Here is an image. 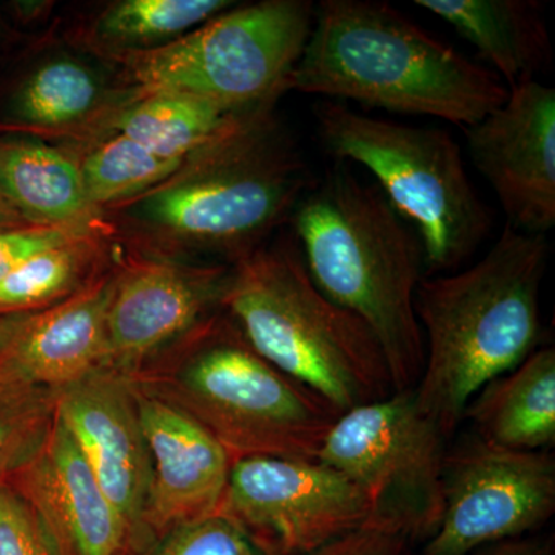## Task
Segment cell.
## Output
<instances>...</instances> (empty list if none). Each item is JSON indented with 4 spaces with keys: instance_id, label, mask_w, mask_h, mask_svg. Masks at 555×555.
<instances>
[{
    "instance_id": "23",
    "label": "cell",
    "mask_w": 555,
    "mask_h": 555,
    "mask_svg": "<svg viewBox=\"0 0 555 555\" xmlns=\"http://www.w3.org/2000/svg\"><path fill=\"white\" fill-rule=\"evenodd\" d=\"M101 79L82 62L60 57L40 65L13 98L14 119L40 130L79 126L102 105Z\"/></svg>"
},
{
    "instance_id": "5",
    "label": "cell",
    "mask_w": 555,
    "mask_h": 555,
    "mask_svg": "<svg viewBox=\"0 0 555 555\" xmlns=\"http://www.w3.org/2000/svg\"><path fill=\"white\" fill-rule=\"evenodd\" d=\"M221 308L258 356L339 414L396 392L377 338L321 294L295 236L236 262Z\"/></svg>"
},
{
    "instance_id": "9",
    "label": "cell",
    "mask_w": 555,
    "mask_h": 555,
    "mask_svg": "<svg viewBox=\"0 0 555 555\" xmlns=\"http://www.w3.org/2000/svg\"><path fill=\"white\" fill-rule=\"evenodd\" d=\"M444 443L409 389L339 415L317 462L360 489L367 528L429 540L443 514Z\"/></svg>"
},
{
    "instance_id": "2",
    "label": "cell",
    "mask_w": 555,
    "mask_h": 555,
    "mask_svg": "<svg viewBox=\"0 0 555 555\" xmlns=\"http://www.w3.org/2000/svg\"><path fill=\"white\" fill-rule=\"evenodd\" d=\"M287 91L353 101L467 129L502 107L509 90L492 69L386 2L323 0Z\"/></svg>"
},
{
    "instance_id": "18",
    "label": "cell",
    "mask_w": 555,
    "mask_h": 555,
    "mask_svg": "<svg viewBox=\"0 0 555 555\" xmlns=\"http://www.w3.org/2000/svg\"><path fill=\"white\" fill-rule=\"evenodd\" d=\"M447 22L513 90L537 80L553 60L543 9L532 0H415Z\"/></svg>"
},
{
    "instance_id": "10",
    "label": "cell",
    "mask_w": 555,
    "mask_h": 555,
    "mask_svg": "<svg viewBox=\"0 0 555 555\" xmlns=\"http://www.w3.org/2000/svg\"><path fill=\"white\" fill-rule=\"evenodd\" d=\"M217 514L264 555H308L369 520L366 499L334 467L276 456L232 462Z\"/></svg>"
},
{
    "instance_id": "28",
    "label": "cell",
    "mask_w": 555,
    "mask_h": 555,
    "mask_svg": "<svg viewBox=\"0 0 555 555\" xmlns=\"http://www.w3.org/2000/svg\"><path fill=\"white\" fill-rule=\"evenodd\" d=\"M0 555H56L38 514L9 483L0 485Z\"/></svg>"
},
{
    "instance_id": "26",
    "label": "cell",
    "mask_w": 555,
    "mask_h": 555,
    "mask_svg": "<svg viewBox=\"0 0 555 555\" xmlns=\"http://www.w3.org/2000/svg\"><path fill=\"white\" fill-rule=\"evenodd\" d=\"M57 412V392L0 369V485L9 483L46 444Z\"/></svg>"
},
{
    "instance_id": "27",
    "label": "cell",
    "mask_w": 555,
    "mask_h": 555,
    "mask_svg": "<svg viewBox=\"0 0 555 555\" xmlns=\"http://www.w3.org/2000/svg\"><path fill=\"white\" fill-rule=\"evenodd\" d=\"M147 555H264L224 517L215 516L175 529Z\"/></svg>"
},
{
    "instance_id": "14",
    "label": "cell",
    "mask_w": 555,
    "mask_h": 555,
    "mask_svg": "<svg viewBox=\"0 0 555 555\" xmlns=\"http://www.w3.org/2000/svg\"><path fill=\"white\" fill-rule=\"evenodd\" d=\"M57 414L102 492L150 546L145 526L152 463L133 383L102 369L57 392Z\"/></svg>"
},
{
    "instance_id": "13",
    "label": "cell",
    "mask_w": 555,
    "mask_h": 555,
    "mask_svg": "<svg viewBox=\"0 0 555 555\" xmlns=\"http://www.w3.org/2000/svg\"><path fill=\"white\" fill-rule=\"evenodd\" d=\"M465 130L474 166L509 224L531 235L555 225V91L539 80L509 90L502 107Z\"/></svg>"
},
{
    "instance_id": "12",
    "label": "cell",
    "mask_w": 555,
    "mask_h": 555,
    "mask_svg": "<svg viewBox=\"0 0 555 555\" xmlns=\"http://www.w3.org/2000/svg\"><path fill=\"white\" fill-rule=\"evenodd\" d=\"M232 269L139 259L116 270L107 312L108 369L127 378L184 345L222 312Z\"/></svg>"
},
{
    "instance_id": "22",
    "label": "cell",
    "mask_w": 555,
    "mask_h": 555,
    "mask_svg": "<svg viewBox=\"0 0 555 555\" xmlns=\"http://www.w3.org/2000/svg\"><path fill=\"white\" fill-rule=\"evenodd\" d=\"M105 233L40 251L0 280V317L28 315L60 305L100 275Z\"/></svg>"
},
{
    "instance_id": "33",
    "label": "cell",
    "mask_w": 555,
    "mask_h": 555,
    "mask_svg": "<svg viewBox=\"0 0 555 555\" xmlns=\"http://www.w3.org/2000/svg\"><path fill=\"white\" fill-rule=\"evenodd\" d=\"M17 317H0V349H2L3 343L7 341L11 331H13L14 323H16Z\"/></svg>"
},
{
    "instance_id": "30",
    "label": "cell",
    "mask_w": 555,
    "mask_h": 555,
    "mask_svg": "<svg viewBox=\"0 0 555 555\" xmlns=\"http://www.w3.org/2000/svg\"><path fill=\"white\" fill-rule=\"evenodd\" d=\"M406 537L377 528H360L308 555H408Z\"/></svg>"
},
{
    "instance_id": "17",
    "label": "cell",
    "mask_w": 555,
    "mask_h": 555,
    "mask_svg": "<svg viewBox=\"0 0 555 555\" xmlns=\"http://www.w3.org/2000/svg\"><path fill=\"white\" fill-rule=\"evenodd\" d=\"M116 272H101L72 297L17 317L0 349V369L61 392L108 369L107 312Z\"/></svg>"
},
{
    "instance_id": "24",
    "label": "cell",
    "mask_w": 555,
    "mask_h": 555,
    "mask_svg": "<svg viewBox=\"0 0 555 555\" xmlns=\"http://www.w3.org/2000/svg\"><path fill=\"white\" fill-rule=\"evenodd\" d=\"M232 5L228 0H122L98 17L94 33L122 53L158 49Z\"/></svg>"
},
{
    "instance_id": "20",
    "label": "cell",
    "mask_w": 555,
    "mask_h": 555,
    "mask_svg": "<svg viewBox=\"0 0 555 555\" xmlns=\"http://www.w3.org/2000/svg\"><path fill=\"white\" fill-rule=\"evenodd\" d=\"M0 188L28 224L76 228L101 222L79 164L46 142L0 139Z\"/></svg>"
},
{
    "instance_id": "8",
    "label": "cell",
    "mask_w": 555,
    "mask_h": 555,
    "mask_svg": "<svg viewBox=\"0 0 555 555\" xmlns=\"http://www.w3.org/2000/svg\"><path fill=\"white\" fill-rule=\"evenodd\" d=\"M313 20L309 0H262L222 11L158 49L119 56L139 93L173 91L246 112L287 91Z\"/></svg>"
},
{
    "instance_id": "3",
    "label": "cell",
    "mask_w": 555,
    "mask_h": 555,
    "mask_svg": "<svg viewBox=\"0 0 555 555\" xmlns=\"http://www.w3.org/2000/svg\"><path fill=\"white\" fill-rule=\"evenodd\" d=\"M291 222L310 280L377 338L393 390L414 389L425 366L415 313L425 255L414 229L339 160L310 185Z\"/></svg>"
},
{
    "instance_id": "6",
    "label": "cell",
    "mask_w": 555,
    "mask_h": 555,
    "mask_svg": "<svg viewBox=\"0 0 555 555\" xmlns=\"http://www.w3.org/2000/svg\"><path fill=\"white\" fill-rule=\"evenodd\" d=\"M179 353L178 364L152 366L129 379L184 409L232 462L247 456L317 462L341 414L258 356L224 313Z\"/></svg>"
},
{
    "instance_id": "16",
    "label": "cell",
    "mask_w": 555,
    "mask_h": 555,
    "mask_svg": "<svg viewBox=\"0 0 555 555\" xmlns=\"http://www.w3.org/2000/svg\"><path fill=\"white\" fill-rule=\"evenodd\" d=\"M9 485L38 514L56 555H147L153 550L102 492L57 412L39 454Z\"/></svg>"
},
{
    "instance_id": "15",
    "label": "cell",
    "mask_w": 555,
    "mask_h": 555,
    "mask_svg": "<svg viewBox=\"0 0 555 555\" xmlns=\"http://www.w3.org/2000/svg\"><path fill=\"white\" fill-rule=\"evenodd\" d=\"M133 389L152 463L144 521L159 543L175 529L218 513L232 460L184 409L137 383Z\"/></svg>"
},
{
    "instance_id": "7",
    "label": "cell",
    "mask_w": 555,
    "mask_h": 555,
    "mask_svg": "<svg viewBox=\"0 0 555 555\" xmlns=\"http://www.w3.org/2000/svg\"><path fill=\"white\" fill-rule=\"evenodd\" d=\"M315 118L327 152L371 171L379 192L414 229L429 275L455 270L488 238L491 210L451 133L372 118L345 102H323Z\"/></svg>"
},
{
    "instance_id": "21",
    "label": "cell",
    "mask_w": 555,
    "mask_h": 555,
    "mask_svg": "<svg viewBox=\"0 0 555 555\" xmlns=\"http://www.w3.org/2000/svg\"><path fill=\"white\" fill-rule=\"evenodd\" d=\"M240 113V112H238ZM235 113L173 91L141 93L113 116V133L167 159L188 160L207 145Z\"/></svg>"
},
{
    "instance_id": "1",
    "label": "cell",
    "mask_w": 555,
    "mask_h": 555,
    "mask_svg": "<svg viewBox=\"0 0 555 555\" xmlns=\"http://www.w3.org/2000/svg\"><path fill=\"white\" fill-rule=\"evenodd\" d=\"M550 255L546 235L507 224L476 264L420 281L415 313L425 339V366L414 396L447 440L473 398L534 352Z\"/></svg>"
},
{
    "instance_id": "29",
    "label": "cell",
    "mask_w": 555,
    "mask_h": 555,
    "mask_svg": "<svg viewBox=\"0 0 555 555\" xmlns=\"http://www.w3.org/2000/svg\"><path fill=\"white\" fill-rule=\"evenodd\" d=\"M107 225L102 221L76 228L28 225L22 229L0 230V280L40 251L94 233H107Z\"/></svg>"
},
{
    "instance_id": "4",
    "label": "cell",
    "mask_w": 555,
    "mask_h": 555,
    "mask_svg": "<svg viewBox=\"0 0 555 555\" xmlns=\"http://www.w3.org/2000/svg\"><path fill=\"white\" fill-rule=\"evenodd\" d=\"M272 107L235 113L173 177L127 201L130 221L163 246L215 251L233 266L264 247L313 184Z\"/></svg>"
},
{
    "instance_id": "25",
    "label": "cell",
    "mask_w": 555,
    "mask_h": 555,
    "mask_svg": "<svg viewBox=\"0 0 555 555\" xmlns=\"http://www.w3.org/2000/svg\"><path fill=\"white\" fill-rule=\"evenodd\" d=\"M185 160L167 159L138 142L113 133L90 150L79 164L90 203L100 210L144 195L173 177Z\"/></svg>"
},
{
    "instance_id": "32",
    "label": "cell",
    "mask_w": 555,
    "mask_h": 555,
    "mask_svg": "<svg viewBox=\"0 0 555 555\" xmlns=\"http://www.w3.org/2000/svg\"><path fill=\"white\" fill-rule=\"evenodd\" d=\"M28 225L31 224H28L22 218L20 211L10 203L2 188H0V230L22 229L28 228Z\"/></svg>"
},
{
    "instance_id": "19",
    "label": "cell",
    "mask_w": 555,
    "mask_h": 555,
    "mask_svg": "<svg viewBox=\"0 0 555 555\" xmlns=\"http://www.w3.org/2000/svg\"><path fill=\"white\" fill-rule=\"evenodd\" d=\"M478 438L516 451H542L555 441V352L534 350L492 379L466 408Z\"/></svg>"
},
{
    "instance_id": "31",
    "label": "cell",
    "mask_w": 555,
    "mask_h": 555,
    "mask_svg": "<svg viewBox=\"0 0 555 555\" xmlns=\"http://www.w3.org/2000/svg\"><path fill=\"white\" fill-rule=\"evenodd\" d=\"M478 555H553L550 547L537 542H524V540H507L500 545L489 547Z\"/></svg>"
},
{
    "instance_id": "11",
    "label": "cell",
    "mask_w": 555,
    "mask_h": 555,
    "mask_svg": "<svg viewBox=\"0 0 555 555\" xmlns=\"http://www.w3.org/2000/svg\"><path fill=\"white\" fill-rule=\"evenodd\" d=\"M555 509V462L474 438L444 456L443 514L423 555H467L524 535Z\"/></svg>"
}]
</instances>
